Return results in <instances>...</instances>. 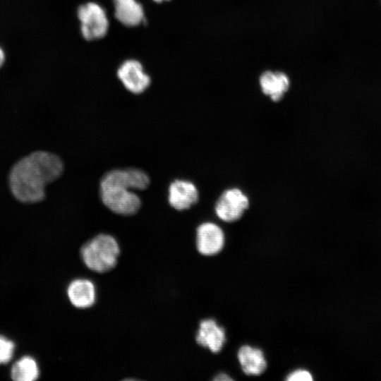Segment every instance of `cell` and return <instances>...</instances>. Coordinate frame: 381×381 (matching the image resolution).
<instances>
[{"mask_svg": "<svg viewBox=\"0 0 381 381\" xmlns=\"http://www.w3.org/2000/svg\"><path fill=\"white\" fill-rule=\"evenodd\" d=\"M64 171V163L56 154L37 150L18 159L8 175L13 196L24 204L42 202L46 198L45 187L58 179Z\"/></svg>", "mask_w": 381, "mask_h": 381, "instance_id": "cell-1", "label": "cell"}, {"mask_svg": "<svg viewBox=\"0 0 381 381\" xmlns=\"http://www.w3.org/2000/svg\"><path fill=\"white\" fill-rule=\"evenodd\" d=\"M150 184L147 174L139 169H113L107 172L100 182V195L104 205L121 215L135 214L141 201L131 190H143Z\"/></svg>", "mask_w": 381, "mask_h": 381, "instance_id": "cell-2", "label": "cell"}, {"mask_svg": "<svg viewBox=\"0 0 381 381\" xmlns=\"http://www.w3.org/2000/svg\"><path fill=\"white\" fill-rule=\"evenodd\" d=\"M120 253L116 240L111 235L100 234L86 242L80 250L85 265L96 272H106L113 269Z\"/></svg>", "mask_w": 381, "mask_h": 381, "instance_id": "cell-3", "label": "cell"}, {"mask_svg": "<svg viewBox=\"0 0 381 381\" xmlns=\"http://www.w3.org/2000/svg\"><path fill=\"white\" fill-rule=\"evenodd\" d=\"M83 37L88 41L104 37L108 31L109 21L104 9L97 3L80 6L77 11Z\"/></svg>", "mask_w": 381, "mask_h": 381, "instance_id": "cell-4", "label": "cell"}, {"mask_svg": "<svg viewBox=\"0 0 381 381\" xmlns=\"http://www.w3.org/2000/svg\"><path fill=\"white\" fill-rule=\"evenodd\" d=\"M249 200L239 188L224 191L215 204V213L222 221L233 222L239 219L248 208Z\"/></svg>", "mask_w": 381, "mask_h": 381, "instance_id": "cell-5", "label": "cell"}, {"mask_svg": "<svg viewBox=\"0 0 381 381\" xmlns=\"http://www.w3.org/2000/svg\"><path fill=\"white\" fill-rule=\"evenodd\" d=\"M117 76L124 87L133 94L143 92L150 84V76L142 64L133 59L125 61L117 71Z\"/></svg>", "mask_w": 381, "mask_h": 381, "instance_id": "cell-6", "label": "cell"}, {"mask_svg": "<svg viewBox=\"0 0 381 381\" xmlns=\"http://www.w3.org/2000/svg\"><path fill=\"white\" fill-rule=\"evenodd\" d=\"M224 245L222 229L212 222L201 224L197 229L196 246L203 255H214L221 251Z\"/></svg>", "mask_w": 381, "mask_h": 381, "instance_id": "cell-7", "label": "cell"}, {"mask_svg": "<svg viewBox=\"0 0 381 381\" xmlns=\"http://www.w3.org/2000/svg\"><path fill=\"white\" fill-rule=\"evenodd\" d=\"M196 186L188 181L175 180L169 188V202L177 210H187L198 200Z\"/></svg>", "mask_w": 381, "mask_h": 381, "instance_id": "cell-8", "label": "cell"}, {"mask_svg": "<svg viewBox=\"0 0 381 381\" xmlns=\"http://www.w3.org/2000/svg\"><path fill=\"white\" fill-rule=\"evenodd\" d=\"M226 341L225 331L215 320L206 319L200 322L196 335V341L212 352L217 353L223 347Z\"/></svg>", "mask_w": 381, "mask_h": 381, "instance_id": "cell-9", "label": "cell"}, {"mask_svg": "<svg viewBox=\"0 0 381 381\" xmlns=\"http://www.w3.org/2000/svg\"><path fill=\"white\" fill-rule=\"evenodd\" d=\"M67 294L72 305L79 308L92 306L96 299L95 286L87 279L72 281L68 286Z\"/></svg>", "mask_w": 381, "mask_h": 381, "instance_id": "cell-10", "label": "cell"}, {"mask_svg": "<svg viewBox=\"0 0 381 381\" xmlns=\"http://www.w3.org/2000/svg\"><path fill=\"white\" fill-rule=\"evenodd\" d=\"M287 75L280 71H265L260 77V85L262 92L274 102L281 100L289 87Z\"/></svg>", "mask_w": 381, "mask_h": 381, "instance_id": "cell-11", "label": "cell"}, {"mask_svg": "<svg viewBox=\"0 0 381 381\" xmlns=\"http://www.w3.org/2000/svg\"><path fill=\"white\" fill-rule=\"evenodd\" d=\"M113 1L114 16L123 25L135 27L145 21L143 8L136 0Z\"/></svg>", "mask_w": 381, "mask_h": 381, "instance_id": "cell-12", "label": "cell"}, {"mask_svg": "<svg viewBox=\"0 0 381 381\" xmlns=\"http://www.w3.org/2000/svg\"><path fill=\"white\" fill-rule=\"evenodd\" d=\"M238 358L243 371L248 375H258L266 368L263 352L258 348L243 346L238 352Z\"/></svg>", "mask_w": 381, "mask_h": 381, "instance_id": "cell-13", "label": "cell"}, {"mask_svg": "<svg viewBox=\"0 0 381 381\" xmlns=\"http://www.w3.org/2000/svg\"><path fill=\"white\" fill-rule=\"evenodd\" d=\"M39 368L34 358L24 356L14 363L11 375L16 381H33L39 377Z\"/></svg>", "mask_w": 381, "mask_h": 381, "instance_id": "cell-14", "label": "cell"}, {"mask_svg": "<svg viewBox=\"0 0 381 381\" xmlns=\"http://www.w3.org/2000/svg\"><path fill=\"white\" fill-rule=\"evenodd\" d=\"M14 348L12 341L0 335V364L6 363L11 359Z\"/></svg>", "mask_w": 381, "mask_h": 381, "instance_id": "cell-15", "label": "cell"}, {"mask_svg": "<svg viewBox=\"0 0 381 381\" xmlns=\"http://www.w3.org/2000/svg\"><path fill=\"white\" fill-rule=\"evenodd\" d=\"M286 380L287 381H311L313 380V377L309 371L298 369L289 373Z\"/></svg>", "mask_w": 381, "mask_h": 381, "instance_id": "cell-16", "label": "cell"}, {"mask_svg": "<svg viewBox=\"0 0 381 381\" xmlns=\"http://www.w3.org/2000/svg\"><path fill=\"white\" fill-rule=\"evenodd\" d=\"M216 381H229L233 380V379L226 373H219L214 378Z\"/></svg>", "mask_w": 381, "mask_h": 381, "instance_id": "cell-17", "label": "cell"}, {"mask_svg": "<svg viewBox=\"0 0 381 381\" xmlns=\"http://www.w3.org/2000/svg\"><path fill=\"white\" fill-rule=\"evenodd\" d=\"M5 61V54L4 50L0 47V68L3 66Z\"/></svg>", "mask_w": 381, "mask_h": 381, "instance_id": "cell-18", "label": "cell"}, {"mask_svg": "<svg viewBox=\"0 0 381 381\" xmlns=\"http://www.w3.org/2000/svg\"><path fill=\"white\" fill-rule=\"evenodd\" d=\"M153 1H155V2H157V3H162V2L164 1H170V0H153Z\"/></svg>", "mask_w": 381, "mask_h": 381, "instance_id": "cell-19", "label": "cell"}]
</instances>
